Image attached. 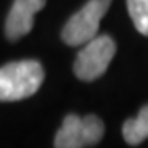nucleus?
Segmentation results:
<instances>
[{
    "label": "nucleus",
    "mask_w": 148,
    "mask_h": 148,
    "mask_svg": "<svg viewBox=\"0 0 148 148\" xmlns=\"http://www.w3.org/2000/svg\"><path fill=\"white\" fill-rule=\"evenodd\" d=\"M45 79L43 66L35 59L13 61L0 68V102H15L32 97Z\"/></svg>",
    "instance_id": "1"
},
{
    "label": "nucleus",
    "mask_w": 148,
    "mask_h": 148,
    "mask_svg": "<svg viewBox=\"0 0 148 148\" xmlns=\"http://www.w3.org/2000/svg\"><path fill=\"white\" fill-rule=\"evenodd\" d=\"M104 122L97 115L79 117L69 114L64 117L63 125L54 137L56 148H84L94 147L104 137Z\"/></svg>",
    "instance_id": "2"
},
{
    "label": "nucleus",
    "mask_w": 148,
    "mask_h": 148,
    "mask_svg": "<svg viewBox=\"0 0 148 148\" xmlns=\"http://www.w3.org/2000/svg\"><path fill=\"white\" fill-rule=\"evenodd\" d=\"M115 51V41L109 35L94 36L90 41L84 43V48L77 54L74 61V74L86 82L99 79L107 71Z\"/></svg>",
    "instance_id": "3"
},
{
    "label": "nucleus",
    "mask_w": 148,
    "mask_h": 148,
    "mask_svg": "<svg viewBox=\"0 0 148 148\" xmlns=\"http://www.w3.org/2000/svg\"><path fill=\"white\" fill-rule=\"evenodd\" d=\"M112 0H89L64 25L61 38L69 46H81L97 36L101 20L106 16Z\"/></svg>",
    "instance_id": "4"
},
{
    "label": "nucleus",
    "mask_w": 148,
    "mask_h": 148,
    "mask_svg": "<svg viewBox=\"0 0 148 148\" xmlns=\"http://www.w3.org/2000/svg\"><path fill=\"white\" fill-rule=\"evenodd\" d=\"M46 0H15L5 21V35L10 41H16L32 32L35 15L41 10Z\"/></svg>",
    "instance_id": "5"
},
{
    "label": "nucleus",
    "mask_w": 148,
    "mask_h": 148,
    "mask_svg": "<svg viewBox=\"0 0 148 148\" xmlns=\"http://www.w3.org/2000/svg\"><path fill=\"white\" fill-rule=\"evenodd\" d=\"M123 140L130 147H137L143 140L148 138V106H143L140 109L137 117L127 119L122 127Z\"/></svg>",
    "instance_id": "6"
},
{
    "label": "nucleus",
    "mask_w": 148,
    "mask_h": 148,
    "mask_svg": "<svg viewBox=\"0 0 148 148\" xmlns=\"http://www.w3.org/2000/svg\"><path fill=\"white\" fill-rule=\"evenodd\" d=\"M127 8L137 32L148 36V0H127Z\"/></svg>",
    "instance_id": "7"
}]
</instances>
